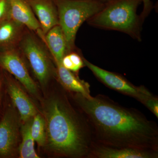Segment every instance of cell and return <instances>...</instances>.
<instances>
[{"mask_svg": "<svg viewBox=\"0 0 158 158\" xmlns=\"http://www.w3.org/2000/svg\"><path fill=\"white\" fill-rule=\"evenodd\" d=\"M73 93L95 142L116 147L158 151V127L136 109L123 106L102 94L85 97Z\"/></svg>", "mask_w": 158, "mask_h": 158, "instance_id": "obj_1", "label": "cell"}, {"mask_svg": "<svg viewBox=\"0 0 158 158\" xmlns=\"http://www.w3.org/2000/svg\"><path fill=\"white\" fill-rule=\"evenodd\" d=\"M42 113L47 149L57 156L88 158L94 142L92 131L85 115L77 112L65 94L46 100Z\"/></svg>", "mask_w": 158, "mask_h": 158, "instance_id": "obj_2", "label": "cell"}, {"mask_svg": "<svg viewBox=\"0 0 158 158\" xmlns=\"http://www.w3.org/2000/svg\"><path fill=\"white\" fill-rule=\"evenodd\" d=\"M141 3L142 0H111L87 22L92 27L119 31L141 41L143 21L137 11Z\"/></svg>", "mask_w": 158, "mask_h": 158, "instance_id": "obj_3", "label": "cell"}, {"mask_svg": "<svg viewBox=\"0 0 158 158\" xmlns=\"http://www.w3.org/2000/svg\"><path fill=\"white\" fill-rule=\"evenodd\" d=\"M59 25L65 35L67 53L75 50L77 32L82 24L100 11L105 3L98 0H55Z\"/></svg>", "mask_w": 158, "mask_h": 158, "instance_id": "obj_4", "label": "cell"}, {"mask_svg": "<svg viewBox=\"0 0 158 158\" xmlns=\"http://www.w3.org/2000/svg\"><path fill=\"white\" fill-rule=\"evenodd\" d=\"M18 46L29 61L38 81L42 86H45L54 73L56 75V69L53 68L43 44L33 34L25 32Z\"/></svg>", "mask_w": 158, "mask_h": 158, "instance_id": "obj_5", "label": "cell"}, {"mask_svg": "<svg viewBox=\"0 0 158 158\" xmlns=\"http://www.w3.org/2000/svg\"><path fill=\"white\" fill-rule=\"evenodd\" d=\"M83 59L85 66L100 81L108 88L136 99L144 106L154 96L144 86H136L120 75L103 69L89 62L84 57Z\"/></svg>", "mask_w": 158, "mask_h": 158, "instance_id": "obj_6", "label": "cell"}, {"mask_svg": "<svg viewBox=\"0 0 158 158\" xmlns=\"http://www.w3.org/2000/svg\"><path fill=\"white\" fill-rule=\"evenodd\" d=\"M0 66L14 76L29 93L39 97L37 85L30 76L22 55L16 47L8 48L0 53Z\"/></svg>", "mask_w": 158, "mask_h": 158, "instance_id": "obj_7", "label": "cell"}, {"mask_svg": "<svg viewBox=\"0 0 158 158\" xmlns=\"http://www.w3.org/2000/svg\"><path fill=\"white\" fill-rule=\"evenodd\" d=\"M19 122L14 111H7L0 122V156L8 157L13 155L19 139Z\"/></svg>", "mask_w": 158, "mask_h": 158, "instance_id": "obj_8", "label": "cell"}, {"mask_svg": "<svg viewBox=\"0 0 158 158\" xmlns=\"http://www.w3.org/2000/svg\"><path fill=\"white\" fill-rule=\"evenodd\" d=\"M158 151L116 147L94 142L88 158H157Z\"/></svg>", "mask_w": 158, "mask_h": 158, "instance_id": "obj_9", "label": "cell"}, {"mask_svg": "<svg viewBox=\"0 0 158 158\" xmlns=\"http://www.w3.org/2000/svg\"><path fill=\"white\" fill-rule=\"evenodd\" d=\"M10 19L19 23L38 35L41 40L44 35L37 18L25 0H8Z\"/></svg>", "mask_w": 158, "mask_h": 158, "instance_id": "obj_10", "label": "cell"}, {"mask_svg": "<svg viewBox=\"0 0 158 158\" xmlns=\"http://www.w3.org/2000/svg\"><path fill=\"white\" fill-rule=\"evenodd\" d=\"M39 22L45 36L53 27L59 25L58 11L55 0H25Z\"/></svg>", "mask_w": 158, "mask_h": 158, "instance_id": "obj_11", "label": "cell"}, {"mask_svg": "<svg viewBox=\"0 0 158 158\" xmlns=\"http://www.w3.org/2000/svg\"><path fill=\"white\" fill-rule=\"evenodd\" d=\"M7 90L23 123L33 118L37 114V109L33 102L15 80L8 79Z\"/></svg>", "mask_w": 158, "mask_h": 158, "instance_id": "obj_12", "label": "cell"}, {"mask_svg": "<svg viewBox=\"0 0 158 158\" xmlns=\"http://www.w3.org/2000/svg\"><path fill=\"white\" fill-rule=\"evenodd\" d=\"M56 76L64 89L71 93L80 94L85 97L90 96V85L79 78L78 76L65 69L62 63L56 64Z\"/></svg>", "mask_w": 158, "mask_h": 158, "instance_id": "obj_13", "label": "cell"}, {"mask_svg": "<svg viewBox=\"0 0 158 158\" xmlns=\"http://www.w3.org/2000/svg\"><path fill=\"white\" fill-rule=\"evenodd\" d=\"M43 42L47 47L56 64L62 63V59L67 54L65 35L58 25L53 27L44 36Z\"/></svg>", "mask_w": 158, "mask_h": 158, "instance_id": "obj_14", "label": "cell"}, {"mask_svg": "<svg viewBox=\"0 0 158 158\" xmlns=\"http://www.w3.org/2000/svg\"><path fill=\"white\" fill-rule=\"evenodd\" d=\"M24 27L11 19H7L0 25V45L16 47L24 34Z\"/></svg>", "mask_w": 158, "mask_h": 158, "instance_id": "obj_15", "label": "cell"}, {"mask_svg": "<svg viewBox=\"0 0 158 158\" xmlns=\"http://www.w3.org/2000/svg\"><path fill=\"white\" fill-rule=\"evenodd\" d=\"M32 118L24 122L21 128L22 141L19 149L21 158H40L34 149V141L31 134Z\"/></svg>", "mask_w": 158, "mask_h": 158, "instance_id": "obj_16", "label": "cell"}, {"mask_svg": "<svg viewBox=\"0 0 158 158\" xmlns=\"http://www.w3.org/2000/svg\"><path fill=\"white\" fill-rule=\"evenodd\" d=\"M31 134L34 141L40 147H44L46 141L45 122L42 115H35L32 118Z\"/></svg>", "mask_w": 158, "mask_h": 158, "instance_id": "obj_17", "label": "cell"}, {"mask_svg": "<svg viewBox=\"0 0 158 158\" xmlns=\"http://www.w3.org/2000/svg\"><path fill=\"white\" fill-rule=\"evenodd\" d=\"M62 65L66 69L74 73H77L81 69L85 66L83 57L79 53L72 51L65 55L62 59Z\"/></svg>", "mask_w": 158, "mask_h": 158, "instance_id": "obj_18", "label": "cell"}, {"mask_svg": "<svg viewBox=\"0 0 158 158\" xmlns=\"http://www.w3.org/2000/svg\"><path fill=\"white\" fill-rule=\"evenodd\" d=\"M157 117L158 118V98L154 96L150 99L144 105Z\"/></svg>", "mask_w": 158, "mask_h": 158, "instance_id": "obj_19", "label": "cell"}, {"mask_svg": "<svg viewBox=\"0 0 158 158\" xmlns=\"http://www.w3.org/2000/svg\"><path fill=\"white\" fill-rule=\"evenodd\" d=\"M143 4V9L140 17L142 21L148 16L153 9V4L151 0H142Z\"/></svg>", "mask_w": 158, "mask_h": 158, "instance_id": "obj_20", "label": "cell"}, {"mask_svg": "<svg viewBox=\"0 0 158 158\" xmlns=\"http://www.w3.org/2000/svg\"><path fill=\"white\" fill-rule=\"evenodd\" d=\"M4 17L10 19L9 2L8 0H0V20Z\"/></svg>", "mask_w": 158, "mask_h": 158, "instance_id": "obj_21", "label": "cell"}, {"mask_svg": "<svg viewBox=\"0 0 158 158\" xmlns=\"http://www.w3.org/2000/svg\"><path fill=\"white\" fill-rule=\"evenodd\" d=\"M2 81H1V79H0V105H1V91H2Z\"/></svg>", "mask_w": 158, "mask_h": 158, "instance_id": "obj_22", "label": "cell"}, {"mask_svg": "<svg viewBox=\"0 0 158 158\" xmlns=\"http://www.w3.org/2000/svg\"><path fill=\"white\" fill-rule=\"evenodd\" d=\"M98 1H101V2H106L111 1V0H98Z\"/></svg>", "mask_w": 158, "mask_h": 158, "instance_id": "obj_23", "label": "cell"}]
</instances>
